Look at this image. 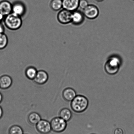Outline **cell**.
<instances>
[{
  "label": "cell",
  "mask_w": 134,
  "mask_h": 134,
  "mask_svg": "<svg viewBox=\"0 0 134 134\" xmlns=\"http://www.w3.org/2000/svg\"><path fill=\"white\" fill-rule=\"evenodd\" d=\"M37 71V69L35 67L29 66L26 68L25 71V74L29 79L33 81L36 77Z\"/></svg>",
  "instance_id": "cell-17"
},
{
  "label": "cell",
  "mask_w": 134,
  "mask_h": 134,
  "mask_svg": "<svg viewBox=\"0 0 134 134\" xmlns=\"http://www.w3.org/2000/svg\"><path fill=\"white\" fill-rule=\"evenodd\" d=\"M8 43V37L4 33L0 34V50L5 49Z\"/></svg>",
  "instance_id": "cell-20"
},
{
  "label": "cell",
  "mask_w": 134,
  "mask_h": 134,
  "mask_svg": "<svg viewBox=\"0 0 134 134\" xmlns=\"http://www.w3.org/2000/svg\"><path fill=\"white\" fill-rule=\"evenodd\" d=\"M62 95L63 98L67 101H71L77 96L76 91L71 88H68L64 89Z\"/></svg>",
  "instance_id": "cell-14"
},
{
  "label": "cell",
  "mask_w": 134,
  "mask_h": 134,
  "mask_svg": "<svg viewBox=\"0 0 134 134\" xmlns=\"http://www.w3.org/2000/svg\"><path fill=\"white\" fill-rule=\"evenodd\" d=\"M88 99L84 96L77 95L71 101V107L74 112L81 113L85 111L88 106Z\"/></svg>",
  "instance_id": "cell-2"
},
{
  "label": "cell",
  "mask_w": 134,
  "mask_h": 134,
  "mask_svg": "<svg viewBox=\"0 0 134 134\" xmlns=\"http://www.w3.org/2000/svg\"><path fill=\"white\" fill-rule=\"evenodd\" d=\"M12 12V4L7 0L0 2V13L4 16L8 15Z\"/></svg>",
  "instance_id": "cell-11"
},
{
  "label": "cell",
  "mask_w": 134,
  "mask_h": 134,
  "mask_svg": "<svg viewBox=\"0 0 134 134\" xmlns=\"http://www.w3.org/2000/svg\"><path fill=\"white\" fill-rule=\"evenodd\" d=\"M26 12L25 6L21 1H15L12 4V13L22 17L25 14Z\"/></svg>",
  "instance_id": "cell-9"
},
{
  "label": "cell",
  "mask_w": 134,
  "mask_h": 134,
  "mask_svg": "<svg viewBox=\"0 0 134 134\" xmlns=\"http://www.w3.org/2000/svg\"><path fill=\"white\" fill-rule=\"evenodd\" d=\"M85 16L83 13L80 10H76L72 12V23L75 25H79L83 22Z\"/></svg>",
  "instance_id": "cell-13"
},
{
  "label": "cell",
  "mask_w": 134,
  "mask_h": 134,
  "mask_svg": "<svg viewBox=\"0 0 134 134\" xmlns=\"http://www.w3.org/2000/svg\"><path fill=\"white\" fill-rule=\"evenodd\" d=\"M50 5L52 10L58 11L63 8L62 0H52Z\"/></svg>",
  "instance_id": "cell-18"
},
{
  "label": "cell",
  "mask_w": 134,
  "mask_h": 134,
  "mask_svg": "<svg viewBox=\"0 0 134 134\" xmlns=\"http://www.w3.org/2000/svg\"><path fill=\"white\" fill-rule=\"evenodd\" d=\"M80 0H62L63 9L73 12L79 7Z\"/></svg>",
  "instance_id": "cell-10"
},
{
  "label": "cell",
  "mask_w": 134,
  "mask_h": 134,
  "mask_svg": "<svg viewBox=\"0 0 134 134\" xmlns=\"http://www.w3.org/2000/svg\"><path fill=\"white\" fill-rule=\"evenodd\" d=\"M120 65V58L117 56H112L108 59L106 62L105 69L108 74H115L119 71Z\"/></svg>",
  "instance_id": "cell-3"
},
{
  "label": "cell",
  "mask_w": 134,
  "mask_h": 134,
  "mask_svg": "<svg viewBox=\"0 0 134 134\" xmlns=\"http://www.w3.org/2000/svg\"><path fill=\"white\" fill-rule=\"evenodd\" d=\"M36 130L41 134H48L52 131L50 122L41 119L35 125Z\"/></svg>",
  "instance_id": "cell-6"
},
{
  "label": "cell",
  "mask_w": 134,
  "mask_h": 134,
  "mask_svg": "<svg viewBox=\"0 0 134 134\" xmlns=\"http://www.w3.org/2000/svg\"><path fill=\"white\" fill-rule=\"evenodd\" d=\"M88 5V3L87 0H80L79 7L81 8L84 9Z\"/></svg>",
  "instance_id": "cell-21"
},
{
  "label": "cell",
  "mask_w": 134,
  "mask_h": 134,
  "mask_svg": "<svg viewBox=\"0 0 134 134\" xmlns=\"http://www.w3.org/2000/svg\"><path fill=\"white\" fill-rule=\"evenodd\" d=\"M3 99V97L2 94L0 92V103L2 102Z\"/></svg>",
  "instance_id": "cell-26"
},
{
  "label": "cell",
  "mask_w": 134,
  "mask_h": 134,
  "mask_svg": "<svg viewBox=\"0 0 134 134\" xmlns=\"http://www.w3.org/2000/svg\"><path fill=\"white\" fill-rule=\"evenodd\" d=\"M41 119L40 114L35 112L30 113L27 117V120L29 123L33 126L36 125Z\"/></svg>",
  "instance_id": "cell-15"
},
{
  "label": "cell",
  "mask_w": 134,
  "mask_h": 134,
  "mask_svg": "<svg viewBox=\"0 0 134 134\" xmlns=\"http://www.w3.org/2000/svg\"><path fill=\"white\" fill-rule=\"evenodd\" d=\"M49 76L46 71L43 70L38 71L36 77L33 81L35 83L38 85L44 84L48 81Z\"/></svg>",
  "instance_id": "cell-8"
},
{
  "label": "cell",
  "mask_w": 134,
  "mask_h": 134,
  "mask_svg": "<svg viewBox=\"0 0 134 134\" xmlns=\"http://www.w3.org/2000/svg\"></svg>",
  "instance_id": "cell-30"
},
{
  "label": "cell",
  "mask_w": 134,
  "mask_h": 134,
  "mask_svg": "<svg viewBox=\"0 0 134 134\" xmlns=\"http://www.w3.org/2000/svg\"><path fill=\"white\" fill-rule=\"evenodd\" d=\"M52 130L57 133H61L65 130L66 128L67 122L60 117L53 118L50 122Z\"/></svg>",
  "instance_id": "cell-4"
},
{
  "label": "cell",
  "mask_w": 134,
  "mask_h": 134,
  "mask_svg": "<svg viewBox=\"0 0 134 134\" xmlns=\"http://www.w3.org/2000/svg\"><path fill=\"white\" fill-rule=\"evenodd\" d=\"M3 112L2 108L0 106V119L2 117L3 115Z\"/></svg>",
  "instance_id": "cell-24"
},
{
  "label": "cell",
  "mask_w": 134,
  "mask_h": 134,
  "mask_svg": "<svg viewBox=\"0 0 134 134\" xmlns=\"http://www.w3.org/2000/svg\"><path fill=\"white\" fill-rule=\"evenodd\" d=\"M9 134H23V128L18 125L12 126L9 128Z\"/></svg>",
  "instance_id": "cell-19"
},
{
  "label": "cell",
  "mask_w": 134,
  "mask_h": 134,
  "mask_svg": "<svg viewBox=\"0 0 134 134\" xmlns=\"http://www.w3.org/2000/svg\"><path fill=\"white\" fill-rule=\"evenodd\" d=\"M83 14L84 16L88 19H95L99 14V10L95 5H88L83 9Z\"/></svg>",
  "instance_id": "cell-7"
},
{
  "label": "cell",
  "mask_w": 134,
  "mask_h": 134,
  "mask_svg": "<svg viewBox=\"0 0 134 134\" xmlns=\"http://www.w3.org/2000/svg\"><path fill=\"white\" fill-rule=\"evenodd\" d=\"M59 117L64 119L66 122L71 120L72 117V113L70 110L68 108L62 109L59 112Z\"/></svg>",
  "instance_id": "cell-16"
},
{
  "label": "cell",
  "mask_w": 134,
  "mask_h": 134,
  "mask_svg": "<svg viewBox=\"0 0 134 134\" xmlns=\"http://www.w3.org/2000/svg\"><path fill=\"white\" fill-rule=\"evenodd\" d=\"M4 16L0 13V23H1L3 20Z\"/></svg>",
  "instance_id": "cell-25"
},
{
  "label": "cell",
  "mask_w": 134,
  "mask_h": 134,
  "mask_svg": "<svg viewBox=\"0 0 134 134\" xmlns=\"http://www.w3.org/2000/svg\"></svg>",
  "instance_id": "cell-28"
},
{
  "label": "cell",
  "mask_w": 134,
  "mask_h": 134,
  "mask_svg": "<svg viewBox=\"0 0 134 134\" xmlns=\"http://www.w3.org/2000/svg\"><path fill=\"white\" fill-rule=\"evenodd\" d=\"M133 1H134V0H133Z\"/></svg>",
  "instance_id": "cell-29"
},
{
  "label": "cell",
  "mask_w": 134,
  "mask_h": 134,
  "mask_svg": "<svg viewBox=\"0 0 134 134\" xmlns=\"http://www.w3.org/2000/svg\"><path fill=\"white\" fill-rule=\"evenodd\" d=\"M4 31V27L1 23H0V34L3 33Z\"/></svg>",
  "instance_id": "cell-23"
},
{
  "label": "cell",
  "mask_w": 134,
  "mask_h": 134,
  "mask_svg": "<svg viewBox=\"0 0 134 134\" xmlns=\"http://www.w3.org/2000/svg\"><path fill=\"white\" fill-rule=\"evenodd\" d=\"M124 131L121 128H116L114 131V134H124Z\"/></svg>",
  "instance_id": "cell-22"
},
{
  "label": "cell",
  "mask_w": 134,
  "mask_h": 134,
  "mask_svg": "<svg viewBox=\"0 0 134 134\" xmlns=\"http://www.w3.org/2000/svg\"><path fill=\"white\" fill-rule=\"evenodd\" d=\"M72 12L63 9L58 14L57 19L62 24H68L72 22Z\"/></svg>",
  "instance_id": "cell-5"
},
{
  "label": "cell",
  "mask_w": 134,
  "mask_h": 134,
  "mask_svg": "<svg viewBox=\"0 0 134 134\" xmlns=\"http://www.w3.org/2000/svg\"><path fill=\"white\" fill-rule=\"evenodd\" d=\"M3 20L6 27L12 31L18 30L22 26L21 17L12 12L5 16Z\"/></svg>",
  "instance_id": "cell-1"
},
{
  "label": "cell",
  "mask_w": 134,
  "mask_h": 134,
  "mask_svg": "<svg viewBox=\"0 0 134 134\" xmlns=\"http://www.w3.org/2000/svg\"><path fill=\"white\" fill-rule=\"evenodd\" d=\"M96 1H98V2H102L104 1V0H96Z\"/></svg>",
  "instance_id": "cell-27"
},
{
  "label": "cell",
  "mask_w": 134,
  "mask_h": 134,
  "mask_svg": "<svg viewBox=\"0 0 134 134\" xmlns=\"http://www.w3.org/2000/svg\"><path fill=\"white\" fill-rule=\"evenodd\" d=\"M13 83V79L10 76L4 75L0 77V88L6 90L11 87Z\"/></svg>",
  "instance_id": "cell-12"
}]
</instances>
